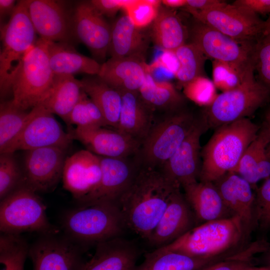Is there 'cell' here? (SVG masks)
<instances>
[{"label": "cell", "mask_w": 270, "mask_h": 270, "mask_svg": "<svg viewBox=\"0 0 270 270\" xmlns=\"http://www.w3.org/2000/svg\"><path fill=\"white\" fill-rule=\"evenodd\" d=\"M216 264H217V263H216ZM214 264H213V265H212V266H208V267H207V268H203V269H202V270H210L212 268V267L214 266Z\"/></svg>", "instance_id": "obj_55"}, {"label": "cell", "mask_w": 270, "mask_h": 270, "mask_svg": "<svg viewBox=\"0 0 270 270\" xmlns=\"http://www.w3.org/2000/svg\"><path fill=\"white\" fill-rule=\"evenodd\" d=\"M66 150L50 146L24 151L22 167L24 186L36 192L54 190L62 179Z\"/></svg>", "instance_id": "obj_14"}, {"label": "cell", "mask_w": 270, "mask_h": 270, "mask_svg": "<svg viewBox=\"0 0 270 270\" xmlns=\"http://www.w3.org/2000/svg\"><path fill=\"white\" fill-rule=\"evenodd\" d=\"M252 63L258 80L270 90V36H261L256 42Z\"/></svg>", "instance_id": "obj_42"}, {"label": "cell", "mask_w": 270, "mask_h": 270, "mask_svg": "<svg viewBox=\"0 0 270 270\" xmlns=\"http://www.w3.org/2000/svg\"><path fill=\"white\" fill-rule=\"evenodd\" d=\"M222 200L234 216H240L250 236L255 227V194L252 186L234 172H229L214 182Z\"/></svg>", "instance_id": "obj_21"}, {"label": "cell", "mask_w": 270, "mask_h": 270, "mask_svg": "<svg viewBox=\"0 0 270 270\" xmlns=\"http://www.w3.org/2000/svg\"><path fill=\"white\" fill-rule=\"evenodd\" d=\"M202 118L196 124L173 155L158 170L179 188L198 182L201 167L200 138L207 129Z\"/></svg>", "instance_id": "obj_15"}, {"label": "cell", "mask_w": 270, "mask_h": 270, "mask_svg": "<svg viewBox=\"0 0 270 270\" xmlns=\"http://www.w3.org/2000/svg\"><path fill=\"white\" fill-rule=\"evenodd\" d=\"M186 11L196 20L236 40L254 42L262 36L264 21L258 14L232 4L226 2L204 12Z\"/></svg>", "instance_id": "obj_13"}, {"label": "cell", "mask_w": 270, "mask_h": 270, "mask_svg": "<svg viewBox=\"0 0 270 270\" xmlns=\"http://www.w3.org/2000/svg\"><path fill=\"white\" fill-rule=\"evenodd\" d=\"M54 76L47 41L40 38L12 72L10 87L13 103L26 110L39 105L48 94Z\"/></svg>", "instance_id": "obj_5"}, {"label": "cell", "mask_w": 270, "mask_h": 270, "mask_svg": "<svg viewBox=\"0 0 270 270\" xmlns=\"http://www.w3.org/2000/svg\"><path fill=\"white\" fill-rule=\"evenodd\" d=\"M177 62L174 72L182 86L197 77L204 76V66L208 58L194 44H185L172 52Z\"/></svg>", "instance_id": "obj_34"}, {"label": "cell", "mask_w": 270, "mask_h": 270, "mask_svg": "<svg viewBox=\"0 0 270 270\" xmlns=\"http://www.w3.org/2000/svg\"><path fill=\"white\" fill-rule=\"evenodd\" d=\"M47 44L50 64L54 74H98L101 64L94 59L80 54L65 42L47 41Z\"/></svg>", "instance_id": "obj_28"}, {"label": "cell", "mask_w": 270, "mask_h": 270, "mask_svg": "<svg viewBox=\"0 0 270 270\" xmlns=\"http://www.w3.org/2000/svg\"><path fill=\"white\" fill-rule=\"evenodd\" d=\"M218 262L160 247L147 254L144 262L134 270H201Z\"/></svg>", "instance_id": "obj_32"}, {"label": "cell", "mask_w": 270, "mask_h": 270, "mask_svg": "<svg viewBox=\"0 0 270 270\" xmlns=\"http://www.w3.org/2000/svg\"><path fill=\"white\" fill-rule=\"evenodd\" d=\"M148 73L144 58H110L101 64L98 76L119 92H139Z\"/></svg>", "instance_id": "obj_23"}, {"label": "cell", "mask_w": 270, "mask_h": 270, "mask_svg": "<svg viewBox=\"0 0 270 270\" xmlns=\"http://www.w3.org/2000/svg\"><path fill=\"white\" fill-rule=\"evenodd\" d=\"M102 178L95 190L80 204L96 201L117 202L136 176L140 165L130 158L99 156Z\"/></svg>", "instance_id": "obj_19"}, {"label": "cell", "mask_w": 270, "mask_h": 270, "mask_svg": "<svg viewBox=\"0 0 270 270\" xmlns=\"http://www.w3.org/2000/svg\"><path fill=\"white\" fill-rule=\"evenodd\" d=\"M138 254L132 242L122 236L98 244L82 270H134Z\"/></svg>", "instance_id": "obj_24"}, {"label": "cell", "mask_w": 270, "mask_h": 270, "mask_svg": "<svg viewBox=\"0 0 270 270\" xmlns=\"http://www.w3.org/2000/svg\"><path fill=\"white\" fill-rule=\"evenodd\" d=\"M82 90L100 109L108 126L117 130L122 106V96L98 76L84 78Z\"/></svg>", "instance_id": "obj_31"}, {"label": "cell", "mask_w": 270, "mask_h": 270, "mask_svg": "<svg viewBox=\"0 0 270 270\" xmlns=\"http://www.w3.org/2000/svg\"><path fill=\"white\" fill-rule=\"evenodd\" d=\"M16 3L14 0H0V18L13 12Z\"/></svg>", "instance_id": "obj_50"}, {"label": "cell", "mask_w": 270, "mask_h": 270, "mask_svg": "<svg viewBox=\"0 0 270 270\" xmlns=\"http://www.w3.org/2000/svg\"><path fill=\"white\" fill-rule=\"evenodd\" d=\"M137 28L127 14L118 18L112 27L108 52L111 58H144L149 44V36Z\"/></svg>", "instance_id": "obj_27"}, {"label": "cell", "mask_w": 270, "mask_h": 270, "mask_svg": "<svg viewBox=\"0 0 270 270\" xmlns=\"http://www.w3.org/2000/svg\"><path fill=\"white\" fill-rule=\"evenodd\" d=\"M270 142V130L266 127L259 132L244 153L235 172L254 186L260 180L258 166L263 153Z\"/></svg>", "instance_id": "obj_35"}, {"label": "cell", "mask_w": 270, "mask_h": 270, "mask_svg": "<svg viewBox=\"0 0 270 270\" xmlns=\"http://www.w3.org/2000/svg\"><path fill=\"white\" fill-rule=\"evenodd\" d=\"M62 228L65 235L86 248L121 236L126 227L116 202L96 201L67 212Z\"/></svg>", "instance_id": "obj_4"}, {"label": "cell", "mask_w": 270, "mask_h": 270, "mask_svg": "<svg viewBox=\"0 0 270 270\" xmlns=\"http://www.w3.org/2000/svg\"><path fill=\"white\" fill-rule=\"evenodd\" d=\"M36 193L24 185L0 200L1 233L36 232L44 234L59 232L49 222L46 206Z\"/></svg>", "instance_id": "obj_8"}, {"label": "cell", "mask_w": 270, "mask_h": 270, "mask_svg": "<svg viewBox=\"0 0 270 270\" xmlns=\"http://www.w3.org/2000/svg\"><path fill=\"white\" fill-rule=\"evenodd\" d=\"M24 185L22 168L18 164L14 152L0 153V200Z\"/></svg>", "instance_id": "obj_39"}, {"label": "cell", "mask_w": 270, "mask_h": 270, "mask_svg": "<svg viewBox=\"0 0 270 270\" xmlns=\"http://www.w3.org/2000/svg\"><path fill=\"white\" fill-rule=\"evenodd\" d=\"M82 91L81 80L71 75L54 74L50 91L39 104L65 122Z\"/></svg>", "instance_id": "obj_30"}, {"label": "cell", "mask_w": 270, "mask_h": 270, "mask_svg": "<svg viewBox=\"0 0 270 270\" xmlns=\"http://www.w3.org/2000/svg\"><path fill=\"white\" fill-rule=\"evenodd\" d=\"M68 128V132L73 140H78L86 150L98 156L130 158L138 154L142 144V142L117 130L104 127Z\"/></svg>", "instance_id": "obj_16"}, {"label": "cell", "mask_w": 270, "mask_h": 270, "mask_svg": "<svg viewBox=\"0 0 270 270\" xmlns=\"http://www.w3.org/2000/svg\"><path fill=\"white\" fill-rule=\"evenodd\" d=\"M128 0H92L90 2L102 16H114L117 12L126 6Z\"/></svg>", "instance_id": "obj_46"}, {"label": "cell", "mask_w": 270, "mask_h": 270, "mask_svg": "<svg viewBox=\"0 0 270 270\" xmlns=\"http://www.w3.org/2000/svg\"><path fill=\"white\" fill-rule=\"evenodd\" d=\"M40 234L30 246L33 270H82L86 248L64 234Z\"/></svg>", "instance_id": "obj_12"}, {"label": "cell", "mask_w": 270, "mask_h": 270, "mask_svg": "<svg viewBox=\"0 0 270 270\" xmlns=\"http://www.w3.org/2000/svg\"><path fill=\"white\" fill-rule=\"evenodd\" d=\"M182 188L188 204L200 222H204L234 216L225 206L214 182L198 181Z\"/></svg>", "instance_id": "obj_25"}, {"label": "cell", "mask_w": 270, "mask_h": 270, "mask_svg": "<svg viewBox=\"0 0 270 270\" xmlns=\"http://www.w3.org/2000/svg\"><path fill=\"white\" fill-rule=\"evenodd\" d=\"M101 178L99 156L82 150L66 158L62 179L63 187L79 204L95 190Z\"/></svg>", "instance_id": "obj_17"}, {"label": "cell", "mask_w": 270, "mask_h": 270, "mask_svg": "<svg viewBox=\"0 0 270 270\" xmlns=\"http://www.w3.org/2000/svg\"><path fill=\"white\" fill-rule=\"evenodd\" d=\"M72 140V135L64 130L54 114L38 105L30 110L23 128L0 153L50 146L66 150Z\"/></svg>", "instance_id": "obj_11"}, {"label": "cell", "mask_w": 270, "mask_h": 270, "mask_svg": "<svg viewBox=\"0 0 270 270\" xmlns=\"http://www.w3.org/2000/svg\"><path fill=\"white\" fill-rule=\"evenodd\" d=\"M34 29L40 38L48 42H66L72 31L70 22L64 7L54 0H26Z\"/></svg>", "instance_id": "obj_20"}, {"label": "cell", "mask_w": 270, "mask_h": 270, "mask_svg": "<svg viewBox=\"0 0 270 270\" xmlns=\"http://www.w3.org/2000/svg\"><path fill=\"white\" fill-rule=\"evenodd\" d=\"M267 120H268V126L267 127L270 130V112L268 115Z\"/></svg>", "instance_id": "obj_54"}, {"label": "cell", "mask_w": 270, "mask_h": 270, "mask_svg": "<svg viewBox=\"0 0 270 270\" xmlns=\"http://www.w3.org/2000/svg\"><path fill=\"white\" fill-rule=\"evenodd\" d=\"M72 22V31L94 56L104 60L108 52L112 27L90 2L76 7Z\"/></svg>", "instance_id": "obj_18"}, {"label": "cell", "mask_w": 270, "mask_h": 270, "mask_svg": "<svg viewBox=\"0 0 270 270\" xmlns=\"http://www.w3.org/2000/svg\"><path fill=\"white\" fill-rule=\"evenodd\" d=\"M198 118L182 109L154 124L136 155L140 166L159 169L180 147Z\"/></svg>", "instance_id": "obj_7"}, {"label": "cell", "mask_w": 270, "mask_h": 270, "mask_svg": "<svg viewBox=\"0 0 270 270\" xmlns=\"http://www.w3.org/2000/svg\"><path fill=\"white\" fill-rule=\"evenodd\" d=\"M122 106L117 130L140 141L148 136L153 126L154 110L138 92H122Z\"/></svg>", "instance_id": "obj_26"}, {"label": "cell", "mask_w": 270, "mask_h": 270, "mask_svg": "<svg viewBox=\"0 0 270 270\" xmlns=\"http://www.w3.org/2000/svg\"><path fill=\"white\" fill-rule=\"evenodd\" d=\"M270 176V142L266 146L258 166L259 180H266Z\"/></svg>", "instance_id": "obj_49"}, {"label": "cell", "mask_w": 270, "mask_h": 270, "mask_svg": "<svg viewBox=\"0 0 270 270\" xmlns=\"http://www.w3.org/2000/svg\"><path fill=\"white\" fill-rule=\"evenodd\" d=\"M232 4L256 14L270 13V0H236Z\"/></svg>", "instance_id": "obj_47"}, {"label": "cell", "mask_w": 270, "mask_h": 270, "mask_svg": "<svg viewBox=\"0 0 270 270\" xmlns=\"http://www.w3.org/2000/svg\"><path fill=\"white\" fill-rule=\"evenodd\" d=\"M259 129L248 118L216 128L201 150L200 181L214 182L233 172Z\"/></svg>", "instance_id": "obj_3"}, {"label": "cell", "mask_w": 270, "mask_h": 270, "mask_svg": "<svg viewBox=\"0 0 270 270\" xmlns=\"http://www.w3.org/2000/svg\"><path fill=\"white\" fill-rule=\"evenodd\" d=\"M254 72L249 70L239 86L218 94L206 106L201 118L207 128L248 118L267 102L270 90L255 78Z\"/></svg>", "instance_id": "obj_6"}, {"label": "cell", "mask_w": 270, "mask_h": 270, "mask_svg": "<svg viewBox=\"0 0 270 270\" xmlns=\"http://www.w3.org/2000/svg\"><path fill=\"white\" fill-rule=\"evenodd\" d=\"M250 258L240 255L234 256L226 260L215 264L210 270H255L251 266Z\"/></svg>", "instance_id": "obj_45"}, {"label": "cell", "mask_w": 270, "mask_h": 270, "mask_svg": "<svg viewBox=\"0 0 270 270\" xmlns=\"http://www.w3.org/2000/svg\"><path fill=\"white\" fill-rule=\"evenodd\" d=\"M29 248L20 234L0 232V270H24Z\"/></svg>", "instance_id": "obj_36"}, {"label": "cell", "mask_w": 270, "mask_h": 270, "mask_svg": "<svg viewBox=\"0 0 270 270\" xmlns=\"http://www.w3.org/2000/svg\"><path fill=\"white\" fill-rule=\"evenodd\" d=\"M150 34L158 46L172 53L186 44L188 31L174 11L160 5Z\"/></svg>", "instance_id": "obj_29"}, {"label": "cell", "mask_w": 270, "mask_h": 270, "mask_svg": "<svg viewBox=\"0 0 270 270\" xmlns=\"http://www.w3.org/2000/svg\"><path fill=\"white\" fill-rule=\"evenodd\" d=\"M266 254L264 257V266L270 270V248L266 251Z\"/></svg>", "instance_id": "obj_53"}, {"label": "cell", "mask_w": 270, "mask_h": 270, "mask_svg": "<svg viewBox=\"0 0 270 270\" xmlns=\"http://www.w3.org/2000/svg\"><path fill=\"white\" fill-rule=\"evenodd\" d=\"M254 218L255 226L262 230L270 228V176L256 190Z\"/></svg>", "instance_id": "obj_44"}, {"label": "cell", "mask_w": 270, "mask_h": 270, "mask_svg": "<svg viewBox=\"0 0 270 270\" xmlns=\"http://www.w3.org/2000/svg\"><path fill=\"white\" fill-rule=\"evenodd\" d=\"M248 236L241 218L233 216L204 222L161 248L194 258L220 262L230 258L226 256L227 254Z\"/></svg>", "instance_id": "obj_2"}, {"label": "cell", "mask_w": 270, "mask_h": 270, "mask_svg": "<svg viewBox=\"0 0 270 270\" xmlns=\"http://www.w3.org/2000/svg\"><path fill=\"white\" fill-rule=\"evenodd\" d=\"M179 189L158 169L140 166L116 202L126 228L148 240L172 194Z\"/></svg>", "instance_id": "obj_1"}, {"label": "cell", "mask_w": 270, "mask_h": 270, "mask_svg": "<svg viewBox=\"0 0 270 270\" xmlns=\"http://www.w3.org/2000/svg\"><path fill=\"white\" fill-rule=\"evenodd\" d=\"M161 3L158 0H128L123 9L135 26L142 28L154 22Z\"/></svg>", "instance_id": "obj_40"}, {"label": "cell", "mask_w": 270, "mask_h": 270, "mask_svg": "<svg viewBox=\"0 0 270 270\" xmlns=\"http://www.w3.org/2000/svg\"><path fill=\"white\" fill-rule=\"evenodd\" d=\"M183 88L184 96L200 106H208L218 95L212 81L205 76L196 78Z\"/></svg>", "instance_id": "obj_43"}, {"label": "cell", "mask_w": 270, "mask_h": 270, "mask_svg": "<svg viewBox=\"0 0 270 270\" xmlns=\"http://www.w3.org/2000/svg\"><path fill=\"white\" fill-rule=\"evenodd\" d=\"M65 122L68 127L93 128L108 126L102 112L86 93L82 91L80 98Z\"/></svg>", "instance_id": "obj_38"}, {"label": "cell", "mask_w": 270, "mask_h": 270, "mask_svg": "<svg viewBox=\"0 0 270 270\" xmlns=\"http://www.w3.org/2000/svg\"><path fill=\"white\" fill-rule=\"evenodd\" d=\"M192 221L190 207L180 189L178 190L172 194L147 240L150 245L158 248L166 246L192 228Z\"/></svg>", "instance_id": "obj_22"}, {"label": "cell", "mask_w": 270, "mask_h": 270, "mask_svg": "<svg viewBox=\"0 0 270 270\" xmlns=\"http://www.w3.org/2000/svg\"><path fill=\"white\" fill-rule=\"evenodd\" d=\"M188 35L206 56L231 64L242 71L254 68L252 54L256 42L240 40L195 20Z\"/></svg>", "instance_id": "obj_10"}, {"label": "cell", "mask_w": 270, "mask_h": 270, "mask_svg": "<svg viewBox=\"0 0 270 270\" xmlns=\"http://www.w3.org/2000/svg\"><path fill=\"white\" fill-rule=\"evenodd\" d=\"M250 69L244 72L228 64L212 60V82L222 92L232 90L242 83Z\"/></svg>", "instance_id": "obj_41"}, {"label": "cell", "mask_w": 270, "mask_h": 270, "mask_svg": "<svg viewBox=\"0 0 270 270\" xmlns=\"http://www.w3.org/2000/svg\"><path fill=\"white\" fill-rule=\"evenodd\" d=\"M270 36V15L264 21L261 36Z\"/></svg>", "instance_id": "obj_52"}, {"label": "cell", "mask_w": 270, "mask_h": 270, "mask_svg": "<svg viewBox=\"0 0 270 270\" xmlns=\"http://www.w3.org/2000/svg\"><path fill=\"white\" fill-rule=\"evenodd\" d=\"M187 0H163L162 3L168 8H184L186 5Z\"/></svg>", "instance_id": "obj_51"}, {"label": "cell", "mask_w": 270, "mask_h": 270, "mask_svg": "<svg viewBox=\"0 0 270 270\" xmlns=\"http://www.w3.org/2000/svg\"><path fill=\"white\" fill-rule=\"evenodd\" d=\"M144 102L154 111H165L168 114L182 109L184 97L174 86L168 81H157L149 73L139 90Z\"/></svg>", "instance_id": "obj_33"}, {"label": "cell", "mask_w": 270, "mask_h": 270, "mask_svg": "<svg viewBox=\"0 0 270 270\" xmlns=\"http://www.w3.org/2000/svg\"><path fill=\"white\" fill-rule=\"evenodd\" d=\"M36 31L29 16L26 0L16 2L8 22L1 29L2 48L0 54L1 98L11 94L10 80L15 62L22 59L36 44Z\"/></svg>", "instance_id": "obj_9"}, {"label": "cell", "mask_w": 270, "mask_h": 270, "mask_svg": "<svg viewBox=\"0 0 270 270\" xmlns=\"http://www.w3.org/2000/svg\"><path fill=\"white\" fill-rule=\"evenodd\" d=\"M226 2L219 0H187L184 10L204 12L218 8Z\"/></svg>", "instance_id": "obj_48"}, {"label": "cell", "mask_w": 270, "mask_h": 270, "mask_svg": "<svg viewBox=\"0 0 270 270\" xmlns=\"http://www.w3.org/2000/svg\"><path fill=\"white\" fill-rule=\"evenodd\" d=\"M30 112L15 105L12 100L0 105V152L20 132L26 124Z\"/></svg>", "instance_id": "obj_37"}]
</instances>
